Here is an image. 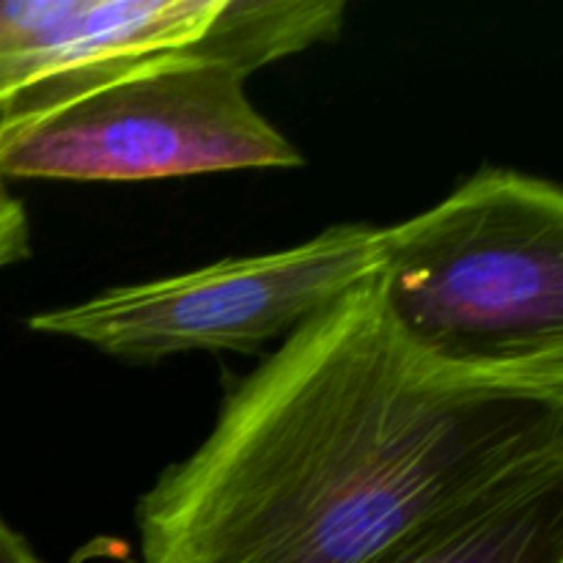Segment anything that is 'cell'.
I'll return each instance as SVG.
<instances>
[{"instance_id":"obj_7","label":"cell","mask_w":563,"mask_h":563,"mask_svg":"<svg viewBox=\"0 0 563 563\" xmlns=\"http://www.w3.org/2000/svg\"><path fill=\"white\" fill-rule=\"evenodd\" d=\"M31 256V220L20 198L0 179V273Z\"/></svg>"},{"instance_id":"obj_4","label":"cell","mask_w":563,"mask_h":563,"mask_svg":"<svg viewBox=\"0 0 563 563\" xmlns=\"http://www.w3.org/2000/svg\"><path fill=\"white\" fill-rule=\"evenodd\" d=\"M379 234L383 225L372 223L330 225L284 251L223 258L47 308L33 313L27 328L130 363L196 352L247 355L289 339L308 319L374 278Z\"/></svg>"},{"instance_id":"obj_3","label":"cell","mask_w":563,"mask_h":563,"mask_svg":"<svg viewBox=\"0 0 563 563\" xmlns=\"http://www.w3.org/2000/svg\"><path fill=\"white\" fill-rule=\"evenodd\" d=\"M385 313L423 355L473 372H563V192L484 168L379 234Z\"/></svg>"},{"instance_id":"obj_5","label":"cell","mask_w":563,"mask_h":563,"mask_svg":"<svg viewBox=\"0 0 563 563\" xmlns=\"http://www.w3.org/2000/svg\"><path fill=\"white\" fill-rule=\"evenodd\" d=\"M225 0H0V152L104 82L212 36Z\"/></svg>"},{"instance_id":"obj_2","label":"cell","mask_w":563,"mask_h":563,"mask_svg":"<svg viewBox=\"0 0 563 563\" xmlns=\"http://www.w3.org/2000/svg\"><path fill=\"white\" fill-rule=\"evenodd\" d=\"M341 0H225L212 36L75 99L0 152V179L154 181L300 168L302 152L251 102L262 66L335 42Z\"/></svg>"},{"instance_id":"obj_1","label":"cell","mask_w":563,"mask_h":563,"mask_svg":"<svg viewBox=\"0 0 563 563\" xmlns=\"http://www.w3.org/2000/svg\"><path fill=\"white\" fill-rule=\"evenodd\" d=\"M563 473V372L423 355L374 278L225 394L135 509L143 563H374L445 517Z\"/></svg>"},{"instance_id":"obj_8","label":"cell","mask_w":563,"mask_h":563,"mask_svg":"<svg viewBox=\"0 0 563 563\" xmlns=\"http://www.w3.org/2000/svg\"><path fill=\"white\" fill-rule=\"evenodd\" d=\"M0 563H42L31 544L0 517Z\"/></svg>"},{"instance_id":"obj_6","label":"cell","mask_w":563,"mask_h":563,"mask_svg":"<svg viewBox=\"0 0 563 563\" xmlns=\"http://www.w3.org/2000/svg\"><path fill=\"white\" fill-rule=\"evenodd\" d=\"M374 563H563V473L478 500Z\"/></svg>"}]
</instances>
